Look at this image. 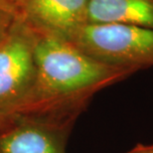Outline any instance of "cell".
Returning a JSON list of instances; mask_svg holds the SVG:
<instances>
[{
	"instance_id": "1",
	"label": "cell",
	"mask_w": 153,
	"mask_h": 153,
	"mask_svg": "<svg viewBox=\"0 0 153 153\" xmlns=\"http://www.w3.org/2000/svg\"><path fill=\"white\" fill-rule=\"evenodd\" d=\"M36 33V81L17 114L76 122L97 93L136 74L94 59L65 38Z\"/></svg>"
},
{
	"instance_id": "2",
	"label": "cell",
	"mask_w": 153,
	"mask_h": 153,
	"mask_svg": "<svg viewBox=\"0 0 153 153\" xmlns=\"http://www.w3.org/2000/svg\"><path fill=\"white\" fill-rule=\"evenodd\" d=\"M94 59L139 72L153 68V28L87 23L69 39Z\"/></svg>"
},
{
	"instance_id": "3",
	"label": "cell",
	"mask_w": 153,
	"mask_h": 153,
	"mask_svg": "<svg viewBox=\"0 0 153 153\" xmlns=\"http://www.w3.org/2000/svg\"><path fill=\"white\" fill-rule=\"evenodd\" d=\"M36 39L35 30L18 17L0 41V114H16L34 88Z\"/></svg>"
},
{
	"instance_id": "4",
	"label": "cell",
	"mask_w": 153,
	"mask_h": 153,
	"mask_svg": "<svg viewBox=\"0 0 153 153\" xmlns=\"http://www.w3.org/2000/svg\"><path fill=\"white\" fill-rule=\"evenodd\" d=\"M75 121L18 115L0 126V153H67Z\"/></svg>"
},
{
	"instance_id": "5",
	"label": "cell",
	"mask_w": 153,
	"mask_h": 153,
	"mask_svg": "<svg viewBox=\"0 0 153 153\" xmlns=\"http://www.w3.org/2000/svg\"><path fill=\"white\" fill-rule=\"evenodd\" d=\"M90 0H26L20 18L35 31L69 40L88 23Z\"/></svg>"
},
{
	"instance_id": "6",
	"label": "cell",
	"mask_w": 153,
	"mask_h": 153,
	"mask_svg": "<svg viewBox=\"0 0 153 153\" xmlns=\"http://www.w3.org/2000/svg\"><path fill=\"white\" fill-rule=\"evenodd\" d=\"M88 23L153 28V0H90Z\"/></svg>"
},
{
	"instance_id": "7",
	"label": "cell",
	"mask_w": 153,
	"mask_h": 153,
	"mask_svg": "<svg viewBox=\"0 0 153 153\" xmlns=\"http://www.w3.org/2000/svg\"><path fill=\"white\" fill-rule=\"evenodd\" d=\"M18 17L19 16H17L16 14L0 9V41H2L8 34Z\"/></svg>"
},
{
	"instance_id": "8",
	"label": "cell",
	"mask_w": 153,
	"mask_h": 153,
	"mask_svg": "<svg viewBox=\"0 0 153 153\" xmlns=\"http://www.w3.org/2000/svg\"><path fill=\"white\" fill-rule=\"evenodd\" d=\"M0 9L11 12L20 17V5L16 0H0Z\"/></svg>"
},
{
	"instance_id": "9",
	"label": "cell",
	"mask_w": 153,
	"mask_h": 153,
	"mask_svg": "<svg viewBox=\"0 0 153 153\" xmlns=\"http://www.w3.org/2000/svg\"><path fill=\"white\" fill-rule=\"evenodd\" d=\"M125 153H153V144H136Z\"/></svg>"
},
{
	"instance_id": "10",
	"label": "cell",
	"mask_w": 153,
	"mask_h": 153,
	"mask_svg": "<svg viewBox=\"0 0 153 153\" xmlns=\"http://www.w3.org/2000/svg\"><path fill=\"white\" fill-rule=\"evenodd\" d=\"M18 115L19 114H0V126L12 121L14 118H16Z\"/></svg>"
},
{
	"instance_id": "11",
	"label": "cell",
	"mask_w": 153,
	"mask_h": 153,
	"mask_svg": "<svg viewBox=\"0 0 153 153\" xmlns=\"http://www.w3.org/2000/svg\"><path fill=\"white\" fill-rule=\"evenodd\" d=\"M16 1L19 3V5H20V7H21V4H22L24 1H26V0H16Z\"/></svg>"
}]
</instances>
